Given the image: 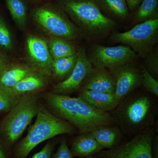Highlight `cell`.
Listing matches in <instances>:
<instances>
[{"label": "cell", "mask_w": 158, "mask_h": 158, "mask_svg": "<svg viewBox=\"0 0 158 158\" xmlns=\"http://www.w3.org/2000/svg\"><path fill=\"white\" fill-rule=\"evenodd\" d=\"M43 98L51 113L72 125L80 134L98 127L116 124L111 113L96 110L78 97L51 92L44 94Z\"/></svg>", "instance_id": "cell-1"}, {"label": "cell", "mask_w": 158, "mask_h": 158, "mask_svg": "<svg viewBox=\"0 0 158 158\" xmlns=\"http://www.w3.org/2000/svg\"><path fill=\"white\" fill-rule=\"evenodd\" d=\"M112 112L123 135L134 136L155 125L156 106L147 93L131 94Z\"/></svg>", "instance_id": "cell-2"}, {"label": "cell", "mask_w": 158, "mask_h": 158, "mask_svg": "<svg viewBox=\"0 0 158 158\" xmlns=\"http://www.w3.org/2000/svg\"><path fill=\"white\" fill-rule=\"evenodd\" d=\"M75 127L51 113L40 102L36 119L25 138L12 149L13 158H27L31 152L44 141L63 134H72Z\"/></svg>", "instance_id": "cell-3"}, {"label": "cell", "mask_w": 158, "mask_h": 158, "mask_svg": "<svg viewBox=\"0 0 158 158\" xmlns=\"http://www.w3.org/2000/svg\"><path fill=\"white\" fill-rule=\"evenodd\" d=\"M83 34L92 38L110 34L116 23L105 15L95 0H55Z\"/></svg>", "instance_id": "cell-4"}, {"label": "cell", "mask_w": 158, "mask_h": 158, "mask_svg": "<svg viewBox=\"0 0 158 158\" xmlns=\"http://www.w3.org/2000/svg\"><path fill=\"white\" fill-rule=\"evenodd\" d=\"M40 103L37 93L21 96L2 119L0 138L8 149L12 152L25 130L37 116Z\"/></svg>", "instance_id": "cell-5"}, {"label": "cell", "mask_w": 158, "mask_h": 158, "mask_svg": "<svg viewBox=\"0 0 158 158\" xmlns=\"http://www.w3.org/2000/svg\"><path fill=\"white\" fill-rule=\"evenodd\" d=\"M31 16L42 31L50 36L74 40L83 37V32L56 2L44 3L32 9Z\"/></svg>", "instance_id": "cell-6"}, {"label": "cell", "mask_w": 158, "mask_h": 158, "mask_svg": "<svg viewBox=\"0 0 158 158\" xmlns=\"http://www.w3.org/2000/svg\"><path fill=\"white\" fill-rule=\"evenodd\" d=\"M112 42L126 44L139 58L144 59L158 41V19L138 23L127 32H114L110 37Z\"/></svg>", "instance_id": "cell-7"}, {"label": "cell", "mask_w": 158, "mask_h": 158, "mask_svg": "<svg viewBox=\"0 0 158 158\" xmlns=\"http://www.w3.org/2000/svg\"><path fill=\"white\" fill-rule=\"evenodd\" d=\"M155 126L134 136L130 141L113 149L102 150L96 154L101 158H152L151 146Z\"/></svg>", "instance_id": "cell-8"}, {"label": "cell", "mask_w": 158, "mask_h": 158, "mask_svg": "<svg viewBox=\"0 0 158 158\" xmlns=\"http://www.w3.org/2000/svg\"><path fill=\"white\" fill-rule=\"evenodd\" d=\"M88 57L93 67L111 70L134 62L137 56L127 45L106 47L95 45L91 49Z\"/></svg>", "instance_id": "cell-9"}, {"label": "cell", "mask_w": 158, "mask_h": 158, "mask_svg": "<svg viewBox=\"0 0 158 158\" xmlns=\"http://www.w3.org/2000/svg\"><path fill=\"white\" fill-rule=\"evenodd\" d=\"M93 68L85 48H80L77 49L76 64L71 73L65 80L54 85L52 92L68 95L80 90Z\"/></svg>", "instance_id": "cell-10"}, {"label": "cell", "mask_w": 158, "mask_h": 158, "mask_svg": "<svg viewBox=\"0 0 158 158\" xmlns=\"http://www.w3.org/2000/svg\"><path fill=\"white\" fill-rule=\"evenodd\" d=\"M115 80L114 95L120 102L141 86V70L133 62L110 70Z\"/></svg>", "instance_id": "cell-11"}, {"label": "cell", "mask_w": 158, "mask_h": 158, "mask_svg": "<svg viewBox=\"0 0 158 158\" xmlns=\"http://www.w3.org/2000/svg\"><path fill=\"white\" fill-rule=\"evenodd\" d=\"M26 48L30 65L41 73L50 77L54 60L47 41L41 37L29 35L26 40Z\"/></svg>", "instance_id": "cell-12"}, {"label": "cell", "mask_w": 158, "mask_h": 158, "mask_svg": "<svg viewBox=\"0 0 158 158\" xmlns=\"http://www.w3.org/2000/svg\"><path fill=\"white\" fill-rule=\"evenodd\" d=\"M115 80L110 70L102 67H93L81 89H86L114 94Z\"/></svg>", "instance_id": "cell-13"}, {"label": "cell", "mask_w": 158, "mask_h": 158, "mask_svg": "<svg viewBox=\"0 0 158 158\" xmlns=\"http://www.w3.org/2000/svg\"><path fill=\"white\" fill-rule=\"evenodd\" d=\"M48 77L38 71L34 72L9 89H6L13 95L22 96L37 93L48 85Z\"/></svg>", "instance_id": "cell-14"}, {"label": "cell", "mask_w": 158, "mask_h": 158, "mask_svg": "<svg viewBox=\"0 0 158 158\" xmlns=\"http://www.w3.org/2000/svg\"><path fill=\"white\" fill-rule=\"evenodd\" d=\"M79 91V98L92 107L102 112H112L119 103L114 94L86 89H81Z\"/></svg>", "instance_id": "cell-15"}, {"label": "cell", "mask_w": 158, "mask_h": 158, "mask_svg": "<svg viewBox=\"0 0 158 158\" xmlns=\"http://www.w3.org/2000/svg\"><path fill=\"white\" fill-rule=\"evenodd\" d=\"M69 148L73 158L91 156L104 149L90 132L80 134L74 138Z\"/></svg>", "instance_id": "cell-16"}, {"label": "cell", "mask_w": 158, "mask_h": 158, "mask_svg": "<svg viewBox=\"0 0 158 158\" xmlns=\"http://www.w3.org/2000/svg\"><path fill=\"white\" fill-rule=\"evenodd\" d=\"M90 132L103 149H113L118 146L124 135L117 125L99 126Z\"/></svg>", "instance_id": "cell-17"}, {"label": "cell", "mask_w": 158, "mask_h": 158, "mask_svg": "<svg viewBox=\"0 0 158 158\" xmlns=\"http://www.w3.org/2000/svg\"><path fill=\"white\" fill-rule=\"evenodd\" d=\"M36 71L37 69L30 65L10 64L0 74V86L6 89H10L21 80Z\"/></svg>", "instance_id": "cell-18"}, {"label": "cell", "mask_w": 158, "mask_h": 158, "mask_svg": "<svg viewBox=\"0 0 158 158\" xmlns=\"http://www.w3.org/2000/svg\"><path fill=\"white\" fill-rule=\"evenodd\" d=\"M47 43L54 60L73 56L77 52V50L70 40L64 38L50 36Z\"/></svg>", "instance_id": "cell-19"}, {"label": "cell", "mask_w": 158, "mask_h": 158, "mask_svg": "<svg viewBox=\"0 0 158 158\" xmlns=\"http://www.w3.org/2000/svg\"><path fill=\"white\" fill-rule=\"evenodd\" d=\"M102 11L110 16L124 20L129 15L126 0H95Z\"/></svg>", "instance_id": "cell-20"}, {"label": "cell", "mask_w": 158, "mask_h": 158, "mask_svg": "<svg viewBox=\"0 0 158 158\" xmlns=\"http://www.w3.org/2000/svg\"><path fill=\"white\" fill-rule=\"evenodd\" d=\"M77 52L70 56L60 58L54 60L52 75L55 78L62 81L68 77L76 64Z\"/></svg>", "instance_id": "cell-21"}, {"label": "cell", "mask_w": 158, "mask_h": 158, "mask_svg": "<svg viewBox=\"0 0 158 158\" xmlns=\"http://www.w3.org/2000/svg\"><path fill=\"white\" fill-rule=\"evenodd\" d=\"M28 0H5L12 19L21 28L26 27L27 19Z\"/></svg>", "instance_id": "cell-22"}, {"label": "cell", "mask_w": 158, "mask_h": 158, "mask_svg": "<svg viewBox=\"0 0 158 158\" xmlns=\"http://www.w3.org/2000/svg\"><path fill=\"white\" fill-rule=\"evenodd\" d=\"M156 19H158V0H143L135 11L134 22L138 24Z\"/></svg>", "instance_id": "cell-23"}, {"label": "cell", "mask_w": 158, "mask_h": 158, "mask_svg": "<svg viewBox=\"0 0 158 158\" xmlns=\"http://www.w3.org/2000/svg\"><path fill=\"white\" fill-rule=\"evenodd\" d=\"M21 97L12 95L0 86V113L9 112L18 102Z\"/></svg>", "instance_id": "cell-24"}, {"label": "cell", "mask_w": 158, "mask_h": 158, "mask_svg": "<svg viewBox=\"0 0 158 158\" xmlns=\"http://www.w3.org/2000/svg\"><path fill=\"white\" fill-rule=\"evenodd\" d=\"M141 86L145 91L156 96H158L157 80L150 74L144 67L141 69Z\"/></svg>", "instance_id": "cell-25"}, {"label": "cell", "mask_w": 158, "mask_h": 158, "mask_svg": "<svg viewBox=\"0 0 158 158\" xmlns=\"http://www.w3.org/2000/svg\"><path fill=\"white\" fill-rule=\"evenodd\" d=\"M0 46L7 51H11L13 47L10 31L2 16H0Z\"/></svg>", "instance_id": "cell-26"}, {"label": "cell", "mask_w": 158, "mask_h": 158, "mask_svg": "<svg viewBox=\"0 0 158 158\" xmlns=\"http://www.w3.org/2000/svg\"><path fill=\"white\" fill-rule=\"evenodd\" d=\"M144 59V65L146 70L155 78H158V52L157 49L153 48L150 52Z\"/></svg>", "instance_id": "cell-27"}, {"label": "cell", "mask_w": 158, "mask_h": 158, "mask_svg": "<svg viewBox=\"0 0 158 158\" xmlns=\"http://www.w3.org/2000/svg\"><path fill=\"white\" fill-rule=\"evenodd\" d=\"M56 144L55 140L48 141L41 150L35 153L31 158H52Z\"/></svg>", "instance_id": "cell-28"}, {"label": "cell", "mask_w": 158, "mask_h": 158, "mask_svg": "<svg viewBox=\"0 0 158 158\" xmlns=\"http://www.w3.org/2000/svg\"><path fill=\"white\" fill-rule=\"evenodd\" d=\"M52 158H73L65 138L60 141L58 149L53 153Z\"/></svg>", "instance_id": "cell-29"}, {"label": "cell", "mask_w": 158, "mask_h": 158, "mask_svg": "<svg viewBox=\"0 0 158 158\" xmlns=\"http://www.w3.org/2000/svg\"><path fill=\"white\" fill-rule=\"evenodd\" d=\"M0 158H13L12 152L7 148L0 138Z\"/></svg>", "instance_id": "cell-30"}, {"label": "cell", "mask_w": 158, "mask_h": 158, "mask_svg": "<svg viewBox=\"0 0 158 158\" xmlns=\"http://www.w3.org/2000/svg\"><path fill=\"white\" fill-rule=\"evenodd\" d=\"M152 158H158V135L155 133L153 138L151 146Z\"/></svg>", "instance_id": "cell-31"}, {"label": "cell", "mask_w": 158, "mask_h": 158, "mask_svg": "<svg viewBox=\"0 0 158 158\" xmlns=\"http://www.w3.org/2000/svg\"><path fill=\"white\" fill-rule=\"evenodd\" d=\"M8 58L0 52V74L10 64Z\"/></svg>", "instance_id": "cell-32"}, {"label": "cell", "mask_w": 158, "mask_h": 158, "mask_svg": "<svg viewBox=\"0 0 158 158\" xmlns=\"http://www.w3.org/2000/svg\"><path fill=\"white\" fill-rule=\"evenodd\" d=\"M129 11H135L143 0H126Z\"/></svg>", "instance_id": "cell-33"}, {"label": "cell", "mask_w": 158, "mask_h": 158, "mask_svg": "<svg viewBox=\"0 0 158 158\" xmlns=\"http://www.w3.org/2000/svg\"><path fill=\"white\" fill-rule=\"evenodd\" d=\"M28 1L32 2H41L44 0H28Z\"/></svg>", "instance_id": "cell-34"}, {"label": "cell", "mask_w": 158, "mask_h": 158, "mask_svg": "<svg viewBox=\"0 0 158 158\" xmlns=\"http://www.w3.org/2000/svg\"><path fill=\"white\" fill-rule=\"evenodd\" d=\"M84 158H101L99 157H96L93 156H91L86 157H84Z\"/></svg>", "instance_id": "cell-35"}]
</instances>
